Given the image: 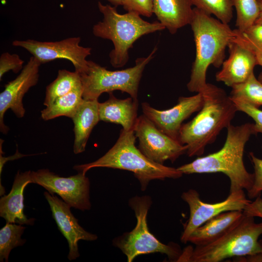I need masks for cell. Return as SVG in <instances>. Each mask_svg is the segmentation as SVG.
Here are the masks:
<instances>
[{"mask_svg": "<svg viewBox=\"0 0 262 262\" xmlns=\"http://www.w3.org/2000/svg\"><path fill=\"white\" fill-rule=\"evenodd\" d=\"M227 129L226 139L220 149L177 169L183 174L222 173L229 179V193L241 190L247 192L253 185L254 174L246 169L243 156L246 142L251 135L257 134L254 124H230Z\"/></svg>", "mask_w": 262, "mask_h": 262, "instance_id": "6da1fadb", "label": "cell"}, {"mask_svg": "<svg viewBox=\"0 0 262 262\" xmlns=\"http://www.w3.org/2000/svg\"><path fill=\"white\" fill-rule=\"evenodd\" d=\"M203 104L197 114L181 127L178 141L186 145L189 157L201 156L221 131L231 124L238 109L225 91L208 83L202 92Z\"/></svg>", "mask_w": 262, "mask_h": 262, "instance_id": "7a4b0ae2", "label": "cell"}, {"mask_svg": "<svg viewBox=\"0 0 262 262\" xmlns=\"http://www.w3.org/2000/svg\"><path fill=\"white\" fill-rule=\"evenodd\" d=\"M190 25L196 45V57L187 84L191 92H202L207 87L208 67L222 66L227 48L234 36V30L203 11L194 7Z\"/></svg>", "mask_w": 262, "mask_h": 262, "instance_id": "3957f363", "label": "cell"}, {"mask_svg": "<svg viewBox=\"0 0 262 262\" xmlns=\"http://www.w3.org/2000/svg\"><path fill=\"white\" fill-rule=\"evenodd\" d=\"M136 137L133 130L122 129L115 145L101 157L85 164L76 165L73 168L85 173L95 167H107L132 172L138 180L141 190L145 191L153 180L176 179L183 174L177 168L165 166L147 158L135 146Z\"/></svg>", "mask_w": 262, "mask_h": 262, "instance_id": "277c9868", "label": "cell"}, {"mask_svg": "<svg viewBox=\"0 0 262 262\" xmlns=\"http://www.w3.org/2000/svg\"><path fill=\"white\" fill-rule=\"evenodd\" d=\"M103 15L102 21L93 28L95 36L112 41L114 48L109 54L110 61L115 67H121L129 60V50L142 36L165 29L159 21L149 22L133 12L124 14L117 12L116 7L98 3Z\"/></svg>", "mask_w": 262, "mask_h": 262, "instance_id": "5b68a950", "label": "cell"}, {"mask_svg": "<svg viewBox=\"0 0 262 262\" xmlns=\"http://www.w3.org/2000/svg\"><path fill=\"white\" fill-rule=\"evenodd\" d=\"M262 222L244 216L232 229L215 241L202 246L186 247L177 262H219L231 257H240L262 252Z\"/></svg>", "mask_w": 262, "mask_h": 262, "instance_id": "8992f818", "label": "cell"}, {"mask_svg": "<svg viewBox=\"0 0 262 262\" xmlns=\"http://www.w3.org/2000/svg\"><path fill=\"white\" fill-rule=\"evenodd\" d=\"M157 49L155 47L147 57L137 59L134 66L120 70L110 71L92 61H88L86 70L79 74L83 89V98L98 100L103 93L120 90L137 99L143 72L146 66L153 58Z\"/></svg>", "mask_w": 262, "mask_h": 262, "instance_id": "52a82bcc", "label": "cell"}, {"mask_svg": "<svg viewBox=\"0 0 262 262\" xmlns=\"http://www.w3.org/2000/svg\"><path fill=\"white\" fill-rule=\"evenodd\" d=\"M151 203L148 196H136L130 199L129 205L134 212L136 225L131 231L115 238L114 245L126 256L128 262H131L140 255L153 253L164 254L170 260L177 262L182 252L179 246L161 243L149 230L147 215Z\"/></svg>", "mask_w": 262, "mask_h": 262, "instance_id": "ba28073f", "label": "cell"}, {"mask_svg": "<svg viewBox=\"0 0 262 262\" xmlns=\"http://www.w3.org/2000/svg\"><path fill=\"white\" fill-rule=\"evenodd\" d=\"M80 37H71L61 41H39L33 39L14 40L12 45L24 48L41 64L59 59L70 61L75 71L81 74L88 67L86 58L91 54V48L80 45Z\"/></svg>", "mask_w": 262, "mask_h": 262, "instance_id": "9c48e42d", "label": "cell"}, {"mask_svg": "<svg viewBox=\"0 0 262 262\" xmlns=\"http://www.w3.org/2000/svg\"><path fill=\"white\" fill-rule=\"evenodd\" d=\"M32 183L44 188L51 194L58 195L71 207L84 211L90 209V182L82 172L63 177L48 169L31 171Z\"/></svg>", "mask_w": 262, "mask_h": 262, "instance_id": "30bf717a", "label": "cell"}, {"mask_svg": "<svg viewBox=\"0 0 262 262\" xmlns=\"http://www.w3.org/2000/svg\"><path fill=\"white\" fill-rule=\"evenodd\" d=\"M181 198L188 204L190 210L189 219L180 237L181 241L185 244L188 242L195 229L210 219L225 212L243 211L246 206L251 201L246 198L243 190L229 193L224 200L214 203L202 201L195 189L183 192Z\"/></svg>", "mask_w": 262, "mask_h": 262, "instance_id": "8fae6325", "label": "cell"}, {"mask_svg": "<svg viewBox=\"0 0 262 262\" xmlns=\"http://www.w3.org/2000/svg\"><path fill=\"white\" fill-rule=\"evenodd\" d=\"M133 131L139 140V149L149 159L163 164L172 163L186 153L187 147L161 131L144 114L138 117Z\"/></svg>", "mask_w": 262, "mask_h": 262, "instance_id": "7c38bea8", "label": "cell"}, {"mask_svg": "<svg viewBox=\"0 0 262 262\" xmlns=\"http://www.w3.org/2000/svg\"><path fill=\"white\" fill-rule=\"evenodd\" d=\"M202 93L191 97H180L174 107L165 110L152 107L147 102L142 103L143 114L162 132L178 141L183 122L193 113L198 112L203 104Z\"/></svg>", "mask_w": 262, "mask_h": 262, "instance_id": "4fadbf2b", "label": "cell"}, {"mask_svg": "<svg viewBox=\"0 0 262 262\" xmlns=\"http://www.w3.org/2000/svg\"><path fill=\"white\" fill-rule=\"evenodd\" d=\"M41 64L33 56L23 67L20 73L14 80L5 84L4 90L0 94V128L6 134L9 129L3 122L4 114L11 109L19 118L25 113L22 99L30 88L35 85L39 79V69Z\"/></svg>", "mask_w": 262, "mask_h": 262, "instance_id": "5bb4252c", "label": "cell"}, {"mask_svg": "<svg viewBox=\"0 0 262 262\" xmlns=\"http://www.w3.org/2000/svg\"><path fill=\"white\" fill-rule=\"evenodd\" d=\"M44 195L59 230L67 241L69 248L67 258L70 261L76 260L80 256L78 242L81 240L95 241L98 237L86 231L80 225L78 219L71 212V207L64 201L48 192H45Z\"/></svg>", "mask_w": 262, "mask_h": 262, "instance_id": "9a60e30c", "label": "cell"}, {"mask_svg": "<svg viewBox=\"0 0 262 262\" xmlns=\"http://www.w3.org/2000/svg\"><path fill=\"white\" fill-rule=\"evenodd\" d=\"M229 55L224 60L216 80L232 87L245 82L257 65L255 53L232 40L228 46Z\"/></svg>", "mask_w": 262, "mask_h": 262, "instance_id": "2e32d148", "label": "cell"}, {"mask_svg": "<svg viewBox=\"0 0 262 262\" xmlns=\"http://www.w3.org/2000/svg\"><path fill=\"white\" fill-rule=\"evenodd\" d=\"M32 183L31 171L19 173L15 176L10 193L0 199V216L6 223L33 225L35 219L28 218L24 213L23 192L26 186Z\"/></svg>", "mask_w": 262, "mask_h": 262, "instance_id": "e0dca14e", "label": "cell"}, {"mask_svg": "<svg viewBox=\"0 0 262 262\" xmlns=\"http://www.w3.org/2000/svg\"><path fill=\"white\" fill-rule=\"evenodd\" d=\"M106 101L98 103L100 120L119 124L126 131L133 130L137 121L138 101L132 97L118 99L112 92Z\"/></svg>", "mask_w": 262, "mask_h": 262, "instance_id": "ac0fdd59", "label": "cell"}, {"mask_svg": "<svg viewBox=\"0 0 262 262\" xmlns=\"http://www.w3.org/2000/svg\"><path fill=\"white\" fill-rule=\"evenodd\" d=\"M191 0H153V13L170 33L190 24L193 16Z\"/></svg>", "mask_w": 262, "mask_h": 262, "instance_id": "d6986e66", "label": "cell"}, {"mask_svg": "<svg viewBox=\"0 0 262 262\" xmlns=\"http://www.w3.org/2000/svg\"><path fill=\"white\" fill-rule=\"evenodd\" d=\"M243 216L242 211L222 213L195 229L190 235L188 242L196 246H202L210 244L235 227Z\"/></svg>", "mask_w": 262, "mask_h": 262, "instance_id": "ffe728a7", "label": "cell"}, {"mask_svg": "<svg viewBox=\"0 0 262 262\" xmlns=\"http://www.w3.org/2000/svg\"><path fill=\"white\" fill-rule=\"evenodd\" d=\"M98 103V99H83L72 118L74 125L73 151L75 154L85 150L90 133L100 120Z\"/></svg>", "mask_w": 262, "mask_h": 262, "instance_id": "44dd1931", "label": "cell"}, {"mask_svg": "<svg viewBox=\"0 0 262 262\" xmlns=\"http://www.w3.org/2000/svg\"><path fill=\"white\" fill-rule=\"evenodd\" d=\"M82 92V86L81 85L57 98L41 112V118L44 120L61 116L72 118L83 99Z\"/></svg>", "mask_w": 262, "mask_h": 262, "instance_id": "7402d4cb", "label": "cell"}, {"mask_svg": "<svg viewBox=\"0 0 262 262\" xmlns=\"http://www.w3.org/2000/svg\"><path fill=\"white\" fill-rule=\"evenodd\" d=\"M81 85V78L77 72L59 70L56 78L46 87L44 105H50L57 98Z\"/></svg>", "mask_w": 262, "mask_h": 262, "instance_id": "603a6c76", "label": "cell"}, {"mask_svg": "<svg viewBox=\"0 0 262 262\" xmlns=\"http://www.w3.org/2000/svg\"><path fill=\"white\" fill-rule=\"evenodd\" d=\"M229 96L232 99L243 101L259 108L262 105V82L253 73L245 82L232 86Z\"/></svg>", "mask_w": 262, "mask_h": 262, "instance_id": "cb8c5ba5", "label": "cell"}, {"mask_svg": "<svg viewBox=\"0 0 262 262\" xmlns=\"http://www.w3.org/2000/svg\"><path fill=\"white\" fill-rule=\"evenodd\" d=\"M26 228L22 225L6 223L0 229V261L8 262L12 249L23 246L26 242L21 236Z\"/></svg>", "mask_w": 262, "mask_h": 262, "instance_id": "d4e9b609", "label": "cell"}, {"mask_svg": "<svg viewBox=\"0 0 262 262\" xmlns=\"http://www.w3.org/2000/svg\"><path fill=\"white\" fill-rule=\"evenodd\" d=\"M193 5L228 24L233 18V0H191Z\"/></svg>", "mask_w": 262, "mask_h": 262, "instance_id": "484cf974", "label": "cell"}, {"mask_svg": "<svg viewBox=\"0 0 262 262\" xmlns=\"http://www.w3.org/2000/svg\"><path fill=\"white\" fill-rule=\"evenodd\" d=\"M236 12L235 25L243 31L255 24L260 12L257 0H233Z\"/></svg>", "mask_w": 262, "mask_h": 262, "instance_id": "4316f807", "label": "cell"}, {"mask_svg": "<svg viewBox=\"0 0 262 262\" xmlns=\"http://www.w3.org/2000/svg\"><path fill=\"white\" fill-rule=\"evenodd\" d=\"M233 30V41L253 52L262 50V24H254L243 31Z\"/></svg>", "mask_w": 262, "mask_h": 262, "instance_id": "83f0119b", "label": "cell"}, {"mask_svg": "<svg viewBox=\"0 0 262 262\" xmlns=\"http://www.w3.org/2000/svg\"><path fill=\"white\" fill-rule=\"evenodd\" d=\"M249 154L254 168V181L247 191V195L249 198H254L261 196L262 192V159L256 156L252 152Z\"/></svg>", "mask_w": 262, "mask_h": 262, "instance_id": "f1b7e54d", "label": "cell"}, {"mask_svg": "<svg viewBox=\"0 0 262 262\" xmlns=\"http://www.w3.org/2000/svg\"><path fill=\"white\" fill-rule=\"evenodd\" d=\"M24 61L16 54L8 52L1 54L0 57V79L10 70L16 73L23 69Z\"/></svg>", "mask_w": 262, "mask_h": 262, "instance_id": "f546056e", "label": "cell"}, {"mask_svg": "<svg viewBox=\"0 0 262 262\" xmlns=\"http://www.w3.org/2000/svg\"><path fill=\"white\" fill-rule=\"evenodd\" d=\"M232 100L238 111L245 113L253 119L256 134L262 133V110L245 101L237 99Z\"/></svg>", "mask_w": 262, "mask_h": 262, "instance_id": "4dcf8cb0", "label": "cell"}, {"mask_svg": "<svg viewBox=\"0 0 262 262\" xmlns=\"http://www.w3.org/2000/svg\"><path fill=\"white\" fill-rule=\"evenodd\" d=\"M128 12H133L148 17L153 13V0H124L122 5Z\"/></svg>", "mask_w": 262, "mask_h": 262, "instance_id": "1f68e13d", "label": "cell"}, {"mask_svg": "<svg viewBox=\"0 0 262 262\" xmlns=\"http://www.w3.org/2000/svg\"><path fill=\"white\" fill-rule=\"evenodd\" d=\"M243 213L246 215L262 218V198L261 196L250 201L245 207Z\"/></svg>", "mask_w": 262, "mask_h": 262, "instance_id": "d6a6232c", "label": "cell"}, {"mask_svg": "<svg viewBox=\"0 0 262 262\" xmlns=\"http://www.w3.org/2000/svg\"><path fill=\"white\" fill-rule=\"evenodd\" d=\"M238 262H262V252L245 257H237Z\"/></svg>", "mask_w": 262, "mask_h": 262, "instance_id": "836d02e7", "label": "cell"}, {"mask_svg": "<svg viewBox=\"0 0 262 262\" xmlns=\"http://www.w3.org/2000/svg\"><path fill=\"white\" fill-rule=\"evenodd\" d=\"M26 155H22L18 152L17 154L16 153L15 155H14L13 156H11L10 158L12 160H14L15 159H18L19 158L25 156ZM10 159L8 158H5L2 156L1 154H0V176L1 173V171L2 169V167L3 166L4 164L8 160H9Z\"/></svg>", "mask_w": 262, "mask_h": 262, "instance_id": "e575fe53", "label": "cell"}, {"mask_svg": "<svg viewBox=\"0 0 262 262\" xmlns=\"http://www.w3.org/2000/svg\"><path fill=\"white\" fill-rule=\"evenodd\" d=\"M257 1L259 6L260 12L255 24H262V0H257Z\"/></svg>", "mask_w": 262, "mask_h": 262, "instance_id": "d590c367", "label": "cell"}, {"mask_svg": "<svg viewBox=\"0 0 262 262\" xmlns=\"http://www.w3.org/2000/svg\"><path fill=\"white\" fill-rule=\"evenodd\" d=\"M254 52L256 57L257 65L262 66V50H257Z\"/></svg>", "mask_w": 262, "mask_h": 262, "instance_id": "8d00e7d4", "label": "cell"}, {"mask_svg": "<svg viewBox=\"0 0 262 262\" xmlns=\"http://www.w3.org/2000/svg\"><path fill=\"white\" fill-rule=\"evenodd\" d=\"M115 7L122 5L124 0H106Z\"/></svg>", "mask_w": 262, "mask_h": 262, "instance_id": "74e56055", "label": "cell"}, {"mask_svg": "<svg viewBox=\"0 0 262 262\" xmlns=\"http://www.w3.org/2000/svg\"><path fill=\"white\" fill-rule=\"evenodd\" d=\"M259 79L262 82V73L261 74L259 77Z\"/></svg>", "mask_w": 262, "mask_h": 262, "instance_id": "f35d334b", "label": "cell"}]
</instances>
